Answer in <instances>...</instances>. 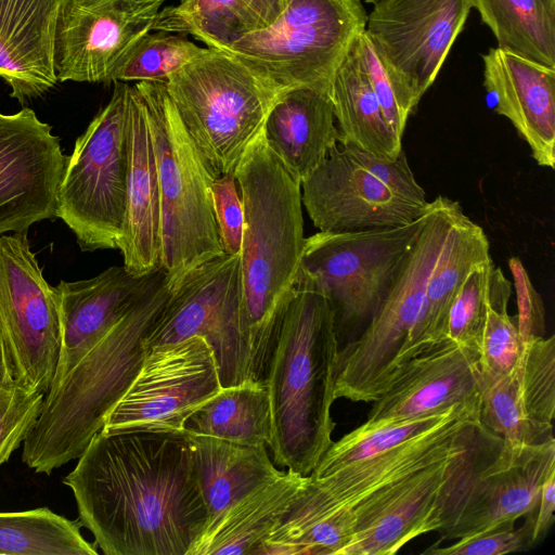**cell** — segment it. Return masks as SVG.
<instances>
[{"label": "cell", "instance_id": "cell-1", "mask_svg": "<svg viewBox=\"0 0 555 555\" xmlns=\"http://www.w3.org/2000/svg\"><path fill=\"white\" fill-rule=\"evenodd\" d=\"M63 483L106 555H186L209 520L184 430H100Z\"/></svg>", "mask_w": 555, "mask_h": 555}, {"label": "cell", "instance_id": "cell-2", "mask_svg": "<svg viewBox=\"0 0 555 555\" xmlns=\"http://www.w3.org/2000/svg\"><path fill=\"white\" fill-rule=\"evenodd\" d=\"M234 177L244 209L240 331L249 382L264 383L306 240L301 185L268 146L263 130L247 149Z\"/></svg>", "mask_w": 555, "mask_h": 555}, {"label": "cell", "instance_id": "cell-3", "mask_svg": "<svg viewBox=\"0 0 555 555\" xmlns=\"http://www.w3.org/2000/svg\"><path fill=\"white\" fill-rule=\"evenodd\" d=\"M339 348L331 301L298 273L264 380L275 465L308 476L333 443Z\"/></svg>", "mask_w": 555, "mask_h": 555}, {"label": "cell", "instance_id": "cell-4", "mask_svg": "<svg viewBox=\"0 0 555 555\" xmlns=\"http://www.w3.org/2000/svg\"><path fill=\"white\" fill-rule=\"evenodd\" d=\"M171 288L163 270L150 288L44 395L22 460L50 475L78 459L138 375Z\"/></svg>", "mask_w": 555, "mask_h": 555}, {"label": "cell", "instance_id": "cell-5", "mask_svg": "<svg viewBox=\"0 0 555 555\" xmlns=\"http://www.w3.org/2000/svg\"><path fill=\"white\" fill-rule=\"evenodd\" d=\"M154 147L160 196V256L171 288L196 267L224 254L214 215L216 178L163 81H138Z\"/></svg>", "mask_w": 555, "mask_h": 555}, {"label": "cell", "instance_id": "cell-6", "mask_svg": "<svg viewBox=\"0 0 555 555\" xmlns=\"http://www.w3.org/2000/svg\"><path fill=\"white\" fill-rule=\"evenodd\" d=\"M181 121L216 177L233 173L287 91L235 56L204 48L165 82Z\"/></svg>", "mask_w": 555, "mask_h": 555}, {"label": "cell", "instance_id": "cell-7", "mask_svg": "<svg viewBox=\"0 0 555 555\" xmlns=\"http://www.w3.org/2000/svg\"><path fill=\"white\" fill-rule=\"evenodd\" d=\"M462 207L438 196L379 309L359 336L339 349L335 398L374 402L387 389L420 318L429 273Z\"/></svg>", "mask_w": 555, "mask_h": 555}, {"label": "cell", "instance_id": "cell-8", "mask_svg": "<svg viewBox=\"0 0 555 555\" xmlns=\"http://www.w3.org/2000/svg\"><path fill=\"white\" fill-rule=\"evenodd\" d=\"M366 18L360 0H288L272 25L219 50L282 89L330 96L334 75Z\"/></svg>", "mask_w": 555, "mask_h": 555}, {"label": "cell", "instance_id": "cell-9", "mask_svg": "<svg viewBox=\"0 0 555 555\" xmlns=\"http://www.w3.org/2000/svg\"><path fill=\"white\" fill-rule=\"evenodd\" d=\"M300 185L302 205L322 232L402 225L429 207L403 151L387 159L338 143Z\"/></svg>", "mask_w": 555, "mask_h": 555}, {"label": "cell", "instance_id": "cell-10", "mask_svg": "<svg viewBox=\"0 0 555 555\" xmlns=\"http://www.w3.org/2000/svg\"><path fill=\"white\" fill-rule=\"evenodd\" d=\"M128 87L114 81L108 103L66 157L55 215L75 234L82 251L115 249L121 237L127 202Z\"/></svg>", "mask_w": 555, "mask_h": 555}, {"label": "cell", "instance_id": "cell-11", "mask_svg": "<svg viewBox=\"0 0 555 555\" xmlns=\"http://www.w3.org/2000/svg\"><path fill=\"white\" fill-rule=\"evenodd\" d=\"M426 212L402 225L320 231L305 240L298 273L331 301L338 340L363 331L375 315L425 223Z\"/></svg>", "mask_w": 555, "mask_h": 555}, {"label": "cell", "instance_id": "cell-12", "mask_svg": "<svg viewBox=\"0 0 555 555\" xmlns=\"http://www.w3.org/2000/svg\"><path fill=\"white\" fill-rule=\"evenodd\" d=\"M0 336L13 380L46 395L60 358L61 322L55 289L26 231L0 235Z\"/></svg>", "mask_w": 555, "mask_h": 555}, {"label": "cell", "instance_id": "cell-13", "mask_svg": "<svg viewBox=\"0 0 555 555\" xmlns=\"http://www.w3.org/2000/svg\"><path fill=\"white\" fill-rule=\"evenodd\" d=\"M365 33L408 120L434 83L473 8L472 0H378Z\"/></svg>", "mask_w": 555, "mask_h": 555}, {"label": "cell", "instance_id": "cell-14", "mask_svg": "<svg viewBox=\"0 0 555 555\" xmlns=\"http://www.w3.org/2000/svg\"><path fill=\"white\" fill-rule=\"evenodd\" d=\"M221 388L215 352L204 338L151 347L101 431H183L190 416Z\"/></svg>", "mask_w": 555, "mask_h": 555}, {"label": "cell", "instance_id": "cell-15", "mask_svg": "<svg viewBox=\"0 0 555 555\" xmlns=\"http://www.w3.org/2000/svg\"><path fill=\"white\" fill-rule=\"evenodd\" d=\"M204 338L215 352L222 387L249 382L240 331L238 255L223 254L190 271L171 288L145 346Z\"/></svg>", "mask_w": 555, "mask_h": 555}, {"label": "cell", "instance_id": "cell-16", "mask_svg": "<svg viewBox=\"0 0 555 555\" xmlns=\"http://www.w3.org/2000/svg\"><path fill=\"white\" fill-rule=\"evenodd\" d=\"M554 469L555 439L539 446L501 442L456 492L437 543L512 525L534 513L542 483Z\"/></svg>", "mask_w": 555, "mask_h": 555}, {"label": "cell", "instance_id": "cell-17", "mask_svg": "<svg viewBox=\"0 0 555 555\" xmlns=\"http://www.w3.org/2000/svg\"><path fill=\"white\" fill-rule=\"evenodd\" d=\"M165 0H67L54 42L57 81L112 82L134 43L152 30Z\"/></svg>", "mask_w": 555, "mask_h": 555}, {"label": "cell", "instance_id": "cell-18", "mask_svg": "<svg viewBox=\"0 0 555 555\" xmlns=\"http://www.w3.org/2000/svg\"><path fill=\"white\" fill-rule=\"evenodd\" d=\"M66 157L60 138L35 111L0 112V235L56 217Z\"/></svg>", "mask_w": 555, "mask_h": 555}, {"label": "cell", "instance_id": "cell-19", "mask_svg": "<svg viewBox=\"0 0 555 555\" xmlns=\"http://www.w3.org/2000/svg\"><path fill=\"white\" fill-rule=\"evenodd\" d=\"M482 429L462 450L383 487L353 506L354 535L340 555H392L409 541L438 531L441 498Z\"/></svg>", "mask_w": 555, "mask_h": 555}, {"label": "cell", "instance_id": "cell-20", "mask_svg": "<svg viewBox=\"0 0 555 555\" xmlns=\"http://www.w3.org/2000/svg\"><path fill=\"white\" fill-rule=\"evenodd\" d=\"M555 416V336L525 343L514 370L481 380L478 421L503 444L539 446L552 439Z\"/></svg>", "mask_w": 555, "mask_h": 555}, {"label": "cell", "instance_id": "cell-21", "mask_svg": "<svg viewBox=\"0 0 555 555\" xmlns=\"http://www.w3.org/2000/svg\"><path fill=\"white\" fill-rule=\"evenodd\" d=\"M478 351L452 339L409 359L373 402L366 421L406 420L477 405L480 396Z\"/></svg>", "mask_w": 555, "mask_h": 555}, {"label": "cell", "instance_id": "cell-22", "mask_svg": "<svg viewBox=\"0 0 555 555\" xmlns=\"http://www.w3.org/2000/svg\"><path fill=\"white\" fill-rule=\"evenodd\" d=\"M162 271L159 267L146 275L137 276L124 266H114L94 278L61 281L54 286L61 322V352L50 388L108 332Z\"/></svg>", "mask_w": 555, "mask_h": 555}, {"label": "cell", "instance_id": "cell-23", "mask_svg": "<svg viewBox=\"0 0 555 555\" xmlns=\"http://www.w3.org/2000/svg\"><path fill=\"white\" fill-rule=\"evenodd\" d=\"M128 152L127 202L117 244L124 267L137 276L159 268L160 196L154 147L144 101L135 86L128 87L126 108Z\"/></svg>", "mask_w": 555, "mask_h": 555}, {"label": "cell", "instance_id": "cell-24", "mask_svg": "<svg viewBox=\"0 0 555 555\" xmlns=\"http://www.w3.org/2000/svg\"><path fill=\"white\" fill-rule=\"evenodd\" d=\"M483 86L538 165L555 166V69L499 48L482 54Z\"/></svg>", "mask_w": 555, "mask_h": 555}, {"label": "cell", "instance_id": "cell-25", "mask_svg": "<svg viewBox=\"0 0 555 555\" xmlns=\"http://www.w3.org/2000/svg\"><path fill=\"white\" fill-rule=\"evenodd\" d=\"M67 0H0V78L21 104L57 82L54 42Z\"/></svg>", "mask_w": 555, "mask_h": 555}, {"label": "cell", "instance_id": "cell-26", "mask_svg": "<svg viewBox=\"0 0 555 555\" xmlns=\"http://www.w3.org/2000/svg\"><path fill=\"white\" fill-rule=\"evenodd\" d=\"M263 134L286 171L301 184L339 142L331 98L307 88L287 90L272 107Z\"/></svg>", "mask_w": 555, "mask_h": 555}, {"label": "cell", "instance_id": "cell-27", "mask_svg": "<svg viewBox=\"0 0 555 555\" xmlns=\"http://www.w3.org/2000/svg\"><path fill=\"white\" fill-rule=\"evenodd\" d=\"M287 469L212 517L186 555H258L280 518L308 481Z\"/></svg>", "mask_w": 555, "mask_h": 555}, {"label": "cell", "instance_id": "cell-28", "mask_svg": "<svg viewBox=\"0 0 555 555\" xmlns=\"http://www.w3.org/2000/svg\"><path fill=\"white\" fill-rule=\"evenodd\" d=\"M489 250V241L482 228L472 221L461 208L429 273L421 314L402 365L412 357L446 339L451 304L470 270L491 258Z\"/></svg>", "mask_w": 555, "mask_h": 555}, {"label": "cell", "instance_id": "cell-29", "mask_svg": "<svg viewBox=\"0 0 555 555\" xmlns=\"http://www.w3.org/2000/svg\"><path fill=\"white\" fill-rule=\"evenodd\" d=\"M354 529L353 509L333 502L309 476L258 555H340Z\"/></svg>", "mask_w": 555, "mask_h": 555}, {"label": "cell", "instance_id": "cell-30", "mask_svg": "<svg viewBox=\"0 0 555 555\" xmlns=\"http://www.w3.org/2000/svg\"><path fill=\"white\" fill-rule=\"evenodd\" d=\"M209 520L281 474L267 446L245 444L189 430ZM208 520V521H209Z\"/></svg>", "mask_w": 555, "mask_h": 555}, {"label": "cell", "instance_id": "cell-31", "mask_svg": "<svg viewBox=\"0 0 555 555\" xmlns=\"http://www.w3.org/2000/svg\"><path fill=\"white\" fill-rule=\"evenodd\" d=\"M288 0H179L160 9L152 30L190 34L209 48L221 49L272 25Z\"/></svg>", "mask_w": 555, "mask_h": 555}, {"label": "cell", "instance_id": "cell-32", "mask_svg": "<svg viewBox=\"0 0 555 555\" xmlns=\"http://www.w3.org/2000/svg\"><path fill=\"white\" fill-rule=\"evenodd\" d=\"M330 98L338 124V143L387 159L397 158L403 151L402 139L387 122L352 43L334 75Z\"/></svg>", "mask_w": 555, "mask_h": 555}, {"label": "cell", "instance_id": "cell-33", "mask_svg": "<svg viewBox=\"0 0 555 555\" xmlns=\"http://www.w3.org/2000/svg\"><path fill=\"white\" fill-rule=\"evenodd\" d=\"M499 49L555 69V0H472Z\"/></svg>", "mask_w": 555, "mask_h": 555}, {"label": "cell", "instance_id": "cell-34", "mask_svg": "<svg viewBox=\"0 0 555 555\" xmlns=\"http://www.w3.org/2000/svg\"><path fill=\"white\" fill-rule=\"evenodd\" d=\"M185 430L238 443L269 446L271 410L266 383L222 387L190 416Z\"/></svg>", "mask_w": 555, "mask_h": 555}, {"label": "cell", "instance_id": "cell-35", "mask_svg": "<svg viewBox=\"0 0 555 555\" xmlns=\"http://www.w3.org/2000/svg\"><path fill=\"white\" fill-rule=\"evenodd\" d=\"M80 521L48 507L0 512V554L96 555L98 547L81 534Z\"/></svg>", "mask_w": 555, "mask_h": 555}, {"label": "cell", "instance_id": "cell-36", "mask_svg": "<svg viewBox=\"0 0 555 555\" xmlns=\"http://www.w3.org/2000/svg\"><path fill=\"white\" fill-rule=\"evenodd\" d=\"M477 405H454L446 411L406 418L370 422L333 441L311 477L318 478L351 463L372 457L436 429L456 417L466 409Z\"/></svg>", "mask_w": 555, "mask_h": 555}, {"label": "cell", "instance_id": "cell-37", "mask_svg": "<svg viewBox=\"0 0 555 555\" xmlns=\"http://www.w3.org/2000/svg\"><path fill=\"white\" fill-rule=\"evenodd\" d=\"M512 283L493 267L488 289L487 315L478 349L481 380L506 376L517 365L525 349L516 317L507 312Z\"/></svg>", "mask_w": 555, "mask_h": 555}, {"label": "cell", "instance_id": "cell-38", "mask_svg": "<svg viewBox=\"0 0 555 555\" xmlns=\"http://www.w3.org/2000/svg\"><path fill=\"white\" fill-rule=\"evenodd\" d=\"M203 49L182 35L150 31L142 36L125 55L113 73L112 82H166Z\"/></svg>", "mask_w": 555, "mask_h": 555}, {"label": "cell", "instance_id": "cell-39", "mask_svg": "<svg viewBox=\"0 0 555 555\" xmlns=\"http://www.w3.org/2000/svg\"><path fill=\"white\" fill-rule=\"evenodd\" d=\"M492 259L474 267L460 286L449 309L446 338L478 351L487 315Z\"/></svg>", "mask_w": 555, "mask_h": 555}, {"label": "cell", "instance_id": "cell-40", "mask_svg": "<svg viewBox=\"0 0 555 555\" xmlns=\"http://www.w3.org/2000/svg\"><path fill=\"white\" fill-rule=\"evenodd\" d=\"M44 393L17 383L0 386V466L8 462L34 427Z\"/></svg>", "mask_w": 555, "mask_h": 555}, {"label": "cell", "instance_id": "cell-41", "mask_svg": "<svg viewBox=\"0 0 555 555\" xmlns=\"http://www.w3.org/2000/svg\"><path fill=\"white\" fill-rule=\"evenodd\" d=\"M535 512L525 516L521 527L501 526L463 538L448 546L430 545L423 554L429 555H503L526 551L533 546L532 532Z\"/></svg>", "mask_w": 555, "mask_h": 555}, {"label": "cell", "instance_id": "cell-42", "mask_svg": "<svg viewBox=\"0 0 555 555\" xmlns=\"http://www.w3.org/2000/svg\"><path fill=\"white\" fill-rule=\"evenodd\" d=\"M214 215L224 254L238 255L243 240L244 209L233 173L216 177L211 185Z\"/></svg>", "mask_w": 555, "mask_h": 555}, {"label": "cell", "instance_id": "cell-43", "mask_svg": "<svg viewBox=\"0 0 555 555\" xmlns=\"http://www.w3.org/2000/svg\"><path fill=\"white\" fill-rule=\"evenodd\" d=\"M352 46L387 122L396 134L402 139L408 120L399 109L387 72L377 56L365 29L356 37Z\"/></svg>", "mask_w": 555, "mask_h": 555}, {"label": "cell", "instance_id": "cell-44", "mask_svg": "<svg viewBox=\"0 0 555 555\" xmlns=\"http://www.w3.org/2000/svg\"><path fill=\"white\" fill-rule=\"evenodd\" d=\"M517 296L518 313L515 315L524 343L543 337L546 330L545 310L540 294L532 285L528 272L517 257L508 259Z\"/></svg>", "mask_w": 555, "mask_h": 555}, {"label": "cell", "instance_id": "cell-45", "mask_svg": "<svg viewBox=\"0 0 555 555\" xmlns=\"http://www.w3.org/2000/svg\"><path fill=\"white\" fill-rule=\"evenodd\" d=\"M555 469L542 483L539 503L535 511L532 544L535 546L546 535L555 521Z\"/></svg>", "mask_w": 555, "mask_h": 555}, {"label": "cell", "instance_id": "cell-46", "mask_svg": "<svg viewBox=\"0 0 555 555\" xmlns=\"http://www.w3.org/2000/svg\"><path fill=\"white\" fill-rule=\"evenodd\" d=\"M9 383H15V382L13 380V378L10 375L5 356H4L3 345H2V340H1V336H0V386L9 384Z\"/></svg>", "mask_w": 555, "mask_h": 555}, {"label": "cell", "instance_id": "cell-47", "mask_svg": "<svg viewBox=\"0 0 555 555\" xmlns=\"http://www.w3.org/2000/svg\"><path fill=\"white\" fill-rule=\"evenodd\" d=\"M366 3H372L374 4L375 2H377L378 0H364Z\"/></svg>", "mask_w": 555, "mask_h": 555}]
</instances>
